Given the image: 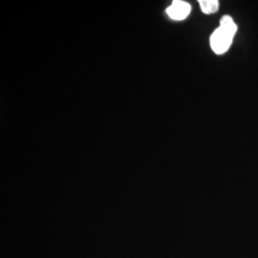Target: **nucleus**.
I'll return each mask as SVG.
<instances>
[{
	"instance_id": "nucleus-1",
	"label": "nucleus",
	"mask_w": 258,
	"mask_h": 258,
	"mask_svg": "<svg viewBox=\"0 0 258 258\" xmlns=\"http://www.w3.org/2000/svg\"><path fill=\"white\" fill-rule=\"evenodd\" d=\"M233 37V34L219 26L211 36V47L213 52L217 55L226 53L231 47Z\"/></svg>"
},
{
	"instance_id": "nucleus-2",
	"label": "nucleus",
	"mask_w": 258,
	"mask_h": 258,
	"mask_svg": "<svg viewBox=\"0 0 258 258\" xmlns=\"http://www.w3.org/2000/svg\"><path fill=\"white\" fill-rule=\"evenodd\" d=\"M191 7L187 2L181 0H174L172 4L166 9V14L170 19L183 20L190 14Z\"/></svg>"
},
{
	"instance_id": "nucleus-3",
	"label": "nucleus",
	"mask_w": 258,
	"mask_h": 258,
	"mask_svg": "<svg viewBox=\"0 0 258 258\" xmlns=\"http://www.w3.org/2000/svg\"><path fill=\"white\" fill-rule=\"evenodd\" d=\"M200 7L206 15H211L217 12L219 9V2L217 0H200Z\"/></svg>"
}]
</instances>
